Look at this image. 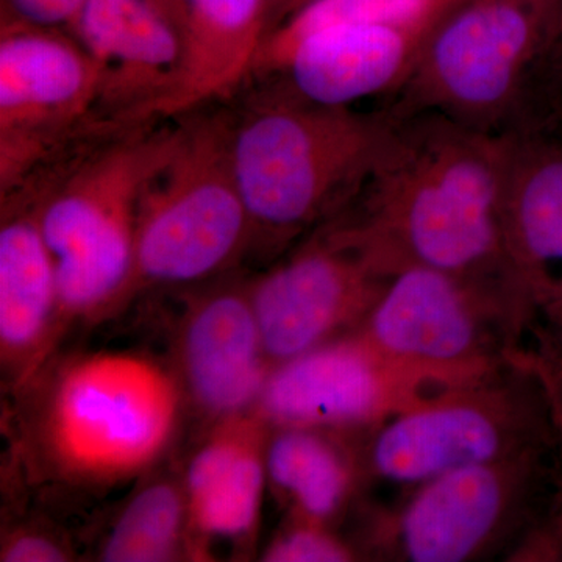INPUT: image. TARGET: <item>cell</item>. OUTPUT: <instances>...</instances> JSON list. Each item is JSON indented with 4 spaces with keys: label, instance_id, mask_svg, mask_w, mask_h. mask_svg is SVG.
I'll return each instance as SVG.
<instances>
[{
    "label": "cell",
    "instance_id": "obj_23",
    "mask_svg": "<svg viewBox=\"0 0 562 562\" xmlns=\"http://www.w3.org/2000/svg\"><path fill=\"white\" fill-rule=\"evenodd\" d=\"M360 547L347 542L333 527L286 519L260 553L265 562L361 561Z\"/></svg>",
    "mask_w": 562,
    "mask_h": 562
},
{
    "label": "cell",
    "instance_id": "obj_28",
    "mask_svg": "<svg viewBox=\"0 0 562 562\" xmlns=\"http://www.w3.org/2000/svg\"><path fill=\"white\" fill-rule=\"evenodd\" d=\"M312 2L313 0H265L266 24H268L266 36Z\"/></svg>",
    "mask_w": 562,
    "mask_h": 562
},
{
    "label": "cell",
    "instance_id": "obj_16",
    "mask_svg": "<svg viewBox=\"0 0 562 562\" xmlns=\"http://www.w3.org/2000/svg\"><path fill=\"white\" fill-rule=\"evenodd\" d=\"M271 428L255 409L217 422L181 468L198 561L211 560L213 542L231 543L243 560L254 554Z\"/></svg>",
    "mask_w": 562,
    "mask_h": 562
},
{
    "label": "cell",
    "instance_id": "obj_25",
    "mask_svg": "<svg viewBox=\"0 0 562 562\" xmlns=\"http://www.w3.org/2000/svg\"><path fill=\"white\" fill-rule=\"evenodd\" d=\"M77 560V550L65 532L41 522L11 525L2 532V562H68Z\"/></svg>",
    "mask_w": 562,
    "mask_h": 562
},
{
    "label": "cell",
    "instance_id": "obj_17",
    "mask_svg": "<svg viewBox=\"0 0 562 562\" xmlns=\"http://www.w3.org/2000/svg\"><path fill=\"white\" fill-rule=\"evenodd\" d=\"M0 203V364L3 384L18 394L57 357L65 330L36 206L20 195Z\"/></svg>",
    "mask_w": 562,
    "mask_h": 562
},
{
    "label": "cell",
    "instance_id": "obj_18",
    "mask_svg": "<svg viewBox=\"0 0 562 562\" xmlns=\"http://www.w3.org/2000/svg\"><path fill=\"white\" fill-rule=\"evenodd\" d=\"M501 135L503 246L539 310L562 280V135L542 131Z\"/></svg>",
    "mask_w": 562,
    "mask_h": 562
},
{
    "label": "cell",
    "instance_id": "obj_30",
    "mask_svg": "<svg viewBox=\"0 0 562 562\" xmlns=\"http://www.w3.org/2000/svg\"><path fill=\"white\" fill-rule=\"evenodd\" d=\"M150 2L176 25L181 35V25H183V3H181V0H150Z\"/></svg>",
    "mask_w": 562,
    "mask_h": 562
},
{
    "label": "cell",
    "instance_id": "obj_20",
    "mask_svg": "<svg viewBox=\"0 0 562 562\" xmlns=\"http://www.w3.org/2000/svg\"><path fill=\"white\" fill-rule=\"evenodd\" d=\"M362 435L297 425L271 428L268 487L288 519L335 527L366 480Z\"/></svg>",
    "mask_w": 562,
    "mask_h": 562
},
{
    "label": "cell",
    "instance_id": "obj_4",
    "mask_svg": "<svg viewBox=\"0 0 562 562\" xmlns=\"http://www.w3.org/2000/svg\"><path fill=\"white\" fill-rule=\"evenodd\" d=\"M233 114L232 154L251 227L249 257L271 265L360 194L382 146L383 110L308 101L262 77Z\"/></svg>",
    "mask_w": 562,
    "mask_h": 562
},
{
    "label": "cell",
    "instance_id": "obj_13",
    "mask_svg": "<svg viewBox=\"0 0 562 562\" xmlns=\"http://www.w3.org/2000/svg\"><path fill=\"white\" fill-rule=\"evenodd\" d=\"M172 336L171 364L188 416L202 432L254 412L273 366L266 353L249 279L227 273L190 288Z\"/></svg>",
    "mask_w": 562,
    "mask_h": 562
},
{
    "label": "cell",
    "instance_id": "obj_14",
    "mask_svg": "<svg viewBox=\"0 0 562 562\" xmlns=\"http://www.w3.org/2000/svg\"><path fill=\"white\" fill-rule=\"evenodd\" d=\"M430 33L376 22L325 25L261 47L251 77H280L322 105L386 101L408 79Z\"/></svg>",
    "mask_w": 562,
    "mask_h": 562
},
{
    "label": "cell",
    "instance_id": "obj_11",
    "mask_svg": "<svg viewBox=\"0 0 562 562\" xmlns=\"http://www.w3.org/2000/svg\"><path fill=\"white\" fill-rule=\"evenodd\" d=\"M0 29V194H7L109 117L99 110L101 69L70 33Z\"/></svg>",
    "mask_w": 562,
    "mask_h": 562
},
{
    "label": "cell",
    "instance_id": "obj_26",
    "mask_svg": "<svg viewBox=\"0 0 562 562\" xmlns=\"http://www.w3.org/2000/svg\"><path fill=\"white\" fill-rule=\"evenodd\" d=\"M528 336L530 344L525 342V358L541 379L549 398L562 461V331L535 321Z\"/></svg>",
    "mask_w": 562,
    "mask_h": 562
},
{
    "label": "cell",
    "instance_id": "obj_27",
    "mask_svg": "<svg viewBox=\"0 0 562 562\" xmlns=\"http://www.w3.org/2000/svg\"><path fill=\"white\" fill-rule=\"evenodd\" d=\"M85 2L87 0H2V24L70 31Z\"/></svg>",
    "mask_w": 562,
    "mask_h": 562
},
{
    "label": "cell",
    "instance_id": "obj_6",
    "mask_svg": "<svg viewBox=\"0 0 562 562\" xmlns=\"http://www.w3.org/2000/svg\"><path fill=\"white\" fill-rule=\"evenodd\" d=\"M557 450L549 398L524 349L490 375L439 392L361 439L366 479L414 487L469 465Z\"/></svg>",
    "mask_w": 562,
    "mask_h": 562
},
{
    "label": "cell",
    "instance_id": "obj_1",
    "mask_svg": "<svg viewBox=\"0 0 562 562\" xmlns=\"http://www.w3.org/2000/svg\"><path fill=\"white\" fill-rule=\"evenodd\" d=\"M384 114L372 171L347 206L376 254L395 273L428 268L525 290L503 246L502 135L435 110Z\"/></svg>",
    "mask_w": 562,
    "mask_h": 562
},
{
    "label": "cell",
    "instance_id": "obj_19",
    "mask_svg": "<svg viewBox=\"0 0 562 562\" xmlns=\"http://www.w3.org/2000/svg\"><path fill=\"white\" fill-rule=\"evenodd\" d=\"M181 61L162 117L232 98L254 76L268 33L265 0H181Z\"/></svg>",
    "mask_w": 562,
    "mask_h": 562
},
{
    "label": "cell",
    "instance_id": "obj_29",
    "mask_svg": "<svg viewBox=\"0 0 562 562\" xmlns=\"http://www.w3.org/2000/svg\"><path fill=\"white\" fill-rule=\"evenodd\" d=\"M538 314L543 316L546 324L562 331V280L554 290L543 299Z\"/></svg>",
    "mask_w": 562,
    "mask_h": 562
},
{
    "label": "cell",
    "instance_id": "obj_8",
    "mask_svg": "<svg viewBox=\"0 0 562 562\" xmlns=\"http://www.w3.org/2000/svg\"><path fill=\"white\" fill-rule=\"evenodd\" d=\"M538 316L519 284L408 268L357 333L395 364L454 387L512 361Z\"/></svg>",
    "mask_w": 562,
    "mask_h": 562
},
{
    "label": "cell",
    "instance_id": "obj_21",
    "mask_svg": "<svg viewBox=\"0 0 562 562\" xmlns=\"http://www.w3.org/2000/svg\"><path fill=\"white\" fill-rule=\"evenodd\" d=\"M95 561H198L181 471L158 465L138 480L103 532Z\"/></svg>",
    "mask_w": 562,
    "mask_h": 562
},
{
    "label": "cell",
    "instance_id": "obj_24",
    "mask_svg": "<svg viewBox=\"0 0 562 562\" xmlns=\"http://www.w3.org/2000/svg\"><path fill=\"white\" fill-rule=\"evenodd\" d=\"M509 131H543L562 135V24L532 77Z\"/></svg>",
    "mask_w": 562,
    "mask_h": 562
},
{
    "label": "cell",
    "instance_id": "obj_22",
    "mask_svg": "<svg viewBox=\"0 0 562 562\" xmlns=\"http://www.w3.org/2000/svg\"><path fill=\"white\" fill-rule=\"evenodd\" d=\"M465 0H313L266 36L265 46H277L303 33L342 22H376L432 32Z\"/></svg>",
    "mask_w": 562,
    "mask_h": 562
},
{
    "label": "cell",
    "instance_id": "obj_9",
    "mask_svg": "<svg viewBox=\"0 0 562 562\" xmlns=\"http://www.w3.org/2000/svg\"><path fill=\"white\" fill-rule=\"evenodd\" d=\"M562 494L557 452L469 465L416 486L395 513L373 516L361 552L368 560H508Z\"/></svg>",
    "mask_w": 562,
    "mask_h": 562
},
{
    "label": "cell",
    "instance_id": "obj_12",
    "mask_svg": "<svg viewBox=\"0 0 562 562\" xmlns=\"http://www.w3.org/2000/svg\"><path fill=\"white\" fill-rule=\"evenodd\" d=\"M446 390L353 331L276 366L255 412L271 427L366 432Z\"/></svg>",
    "mask_w": 562,
    "mask_h": 562
},
{
    "label": "cell",
    "instance_id": "obj_2",
    "mask_svg": "<svg viewBox=\"0 0 562 562\" xmlns=\"http://www.w3.org/2000/svg\"><path fill=\"white\" fill-rule=\"evenodd\" d=\"M14 395L25 469L80 491L109 490L155 471L188 416L171 361L138 350L57 355Z\"/></svg>",
    "mask_w": 562,
    "mask_h": 562
},
{
    "label": "cell",
    "instance_id": "obj_10",
    "mask_svg": "<svg viewBox=\"0 0 562 562\" xmlns=\"http://www.w3.org/2000/svg\"><path fill=\"white\" fill-rule=\"evenodd\" d=\"M395 276L347 209L306 235L249 279L273 368L357 331Z\"/></svg>",
    "mask_w": 562,
    "mask_h": 562
},
{
    "label": "cell",
    "instance_id": "obj_5",
    "mask_svg": "<svg viewBox=\"0 0 562 562\" xmlns=\"http://www.w3.org/2000/svg\"><path fill=\"white\" fill-rule=\"evenodd\" d=\"M233 114L203 109L177 121L171 150L139 199L133 299L231 273L249 257L251 227L232 154Z\"/></svg>",
    "mask_w": 562,
    "mask_h": 562
},
{
    "label": "cell",
    "instance_id": "obj_3",
    "mask_svg": "<svg viewBox=\"0 0 562 562\" xmlns=\"http://www.w3.org/2000/svg\"><path fill=\"white\" fill-rule=\"evenodd\" d=\"M160 121L99 122L0 195L29 199L38 211L65 333L110 319L133 301L140 194L177 135V122Z\"/></svg>",
    "mask_w": 562,
    "mask_h": 562
},
{
    "label": "cell",
    "instance_id": "obj_7",
    "mask_svg": "<svg viewBox=\"0 0 562 562\" xmlns=\"http://www.w3.org/2000/svg\"><path fill=\"white\" fill-rule=\"evenodd\" d=\"M562 24V0H465L430 33L387 114L435 110L508 132Z\"/></svg>",
    "mask_w": 562,
    "mask_h": 562
},
{
    "label": "cell",
    "instance_id": "obj_15",
    "mask_svg": "<svg viewBox=\"0 0 562 562\" xmlns=\"http://www.w3.org/2000/svg\"><path fill=\"white\" fill-rule=\"evenodd\" d=\"M69 33L101 69L103 116L165 120L179 79L181 38L150 0H87Z\"/></svg>",
    "mask_w": 562,
    "mask_h": 562
}]
</instances>
